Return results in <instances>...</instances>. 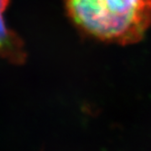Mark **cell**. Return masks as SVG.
Here are the masks:
<instances>
[{"instance_id": "obj_2", "label": "cell", "mask_w": 151, "mask_h": 151, "mask_svg": "<svg viewBox=\"0 0 151 151\" xmlns=\"http://www.w3.org/2000/svg\"><path fill=\"white\" fill-rule=\"evenodd\" d=\"M8 4L9 0H0V58L20 65L25 62L27 53L23 41L6 25L4 12Z\"/></svg>"}, {"instance_id": "obj_1", "label": "cell", "mask_w": 151, "mask_h": 151, "mask_svg": "<svg viewBox=\"0 0 151 151\" xmlns=\"http://www.w3.org/2000/svg\"><path fill=\"white\" fill-rule=\"evenodd\" d=\"M83 33L118 45L141 40L151 25V0H65Z\"/></svg>"}]
</instances>
